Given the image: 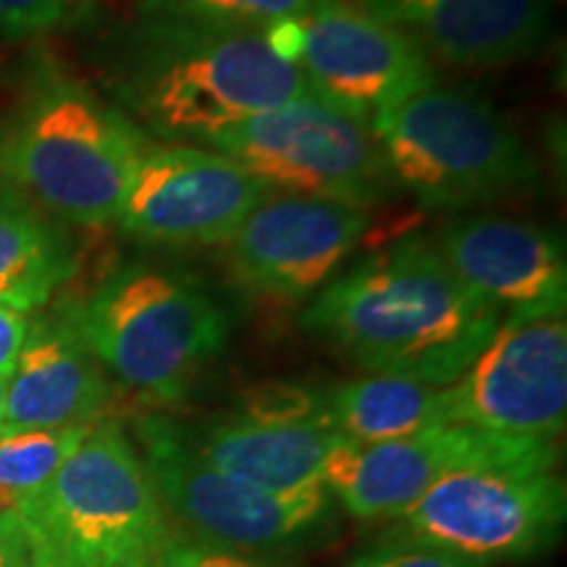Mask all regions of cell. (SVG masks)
I'll use <instances>...</instances> for the list:
<instances>
[{"instance_id":"6da1fadb","label":"cell","mask_w":567,"mask_h":567,"mask_svg":"<svg viewBox=\"0 0 567 567\" xmlns=\"http://www.w3.org/2000/svg\"><path fill=\"white\" fill-rule=\"evenodd\" d=\"M118 101L140 132L210 145L234 124L310 92L266 30L187 0H140L118 42Z\"/></svg>"},{"instance_id":"7a4b0ae2","label":"cell","mask_w":567,"mask_h":567,"mask_svg":"<svg viewBox=\"0 0 567 567\" xmlns=\"http://www.w3.org/2000/svg\"><path fill=\"white\" fill-rule=\"evenodd\" d=\"M502 316L465 287L429 237H402L347 268L310 300L300 326L368 373L450 386Z\"/></svg>"},{"instance_id":"3957f363","label":"cell","mask_w":567,"mask_h":567,"mask_svg":"<svg viewBox=\"0 0 567 567\" xmlns=\"http://www.w3.org/2000/svg\"><path fill=\"white\" fill-rule=\"evenodd\" d=\"M142 137L122 109L48 66L0 122V179L61 221L105 226L122 210Z\"/></svg>"},{"instance_id":"277c9868","label":"cell","mask_w":567,"mask_h":567,"mask_svg":"<svg viewBox=\"0 0 567 567\" xmlns=\"http://www.w3.org/2000/svg\"><path fill=\"white\" fill-rule=\"evenodd\" d=\"M71 316L105 371L153 405L182 402L229 337L208 289L153 264L116 268Z\"/></svg>"},{"instance_id":"5b68a950","label":"cell","mask_w":567,"mask_h":567,"mask_svg":"<svg viewBox=\"0 0 567 567\" xmlns=\"http://www.w3.org/2000/svg\"><path fill=\"white\" fill-rule=\"evenodd\" d=\"M394 184L434 210H465L536 189V155L513 122L465 87L415 92L371 118Z\"/></svg>"},{"instance_id":"8992f818","label":"cell","mask_w":567,"mask_h":567,"mask_svg":"<svg viewBox=\"0 0 567 567\" xmlns=\"http://www.w3.org/2000/svg\"><path fill=\"white\" fill-rule=\"evenodd\" d=\"M32 549L63 567L158 555L166 515L145 460L118 423H95L59 473L13 507Z\"/></svg>"},{"instance_id":"52a82bcc","label":"cell","mask_w":567,"mask_h":567,"mask_svg":"<svg viewBox=\"0 0 567 567\" xmlns=\"http://www.w3.org/2000/svg\"><path fill=\"white\" fill-rule=\"evenodd\" d=\"M210 147L295 197L368 210L396 189L371 124L313 92L229 126Z\"/></svg>"},{"instance_id":"ba28073f","label":"cell","mask_w":567,"mask_h":567,"mask_svg":"<svg viewBox=\"0 0 567 567\" xmlns=\"http://www.w3.org/2000/svg\"><path fill=\"white\" fill-rule=\"evenodd\" d=\"M134 431L161 502L205 544L234 551L284 549L313 534L331 513L334 496L326 486L274 494L218 471L168 417L145 415Z\"/></svg>"},{"instance_id":"9c48e42d","label":"cell","mask_w":567,"mask_h":567,"mask_svg":"<svg viewBox=\"0 0 567 567\" xmlns=\"http://www.w3.org/2000/svg\"><path fill=\"white\" fill-rule=\"evenodd\" d=\"M266 38L313 95L368 124L379 111L439 84L436 63L413 38L352 0H323L302 17L266 27Z\"/></svg>"},{"instance_id":"30bf717a","label":"cell","mask_w":567,"mask_h":567,"mask_svg":"<svg viewBox=\"0 0 567 567\" xmlns=\"http://www.w3.org/2000/svg\"><path fill=\"white\" fill-rule=\"evenodd\" d=\"M555 465L557 442L436 425L392 442L337 439L323 465V486L354 517H396L450 473H544Z\"/></svg>"},{"instance_id":"8fae6325","label":"cell","mask_w":567,"mask_h":567,"mask_svg":"<svg viewBox=\"0 0 567 567\" xmlns=\"http://www.w3.org/2000/svg\"><path fill=\"white\" fill-rule=\"evenodd\" d=\"M565 513V481L555 471H457L396 520L405 534L481 565L542 555L555 544Z\"/></svg>"},{"instance_id":"7c38bea8","label":"cell","mask_w":567,"mask_h":567,"mask_svg":"<svg viewBox=\"0 0 567 567\" xmlns=\"http://www.w3.org/2000/svg\"><path fill=\"white\" fill-rule=\"evenodd\" d=\"M446 425L557 442L567 421L565 316L502 318L494 337L444 386Z\"/></svg>"},{"instance_id":"4fadbf2b","label":"cell","mask_w":567,"mask_h":567,"mask_svg":"<svg viewBox=\"0 0 567 567\" xmlns=\"http://www.w3.org/2000/svg\"><path fill=\"white\" fill-rule=\"evenodd\" d=\"M271 189L245 166L197 145H147L116 221L161 247L224 245Z\"/></svg>"},{"instance_id":"5bb4252c","label":"cell","mask_w":567,"mask_h":567,"mask_svg":"<svg viewBox=\"0 0 567 567\" xmlns=\"http://www.w3.org/2000/svg\"><path fill=\"white\" fill-rule=\"evenodd\" d=\"M368 229L371 213L358 205L279 197L260 203L226 239V264L250 292L300 302L342 274Z\"/></svg>"},{"instance_id":"9a60e30c","label":"cell","mask_w":567,"mask_h":567,"mask_svg":"<svg viewBox=\"0 0 567 567\" xmlns=\"http://www.w3.org/2000/svg\"><path fill=\"white\" fill-rule=\"evenodd\" d=\"M218 471L274 494L323 486V465L337 434L323 413V392L297 384H264L243 396L229 417L187 434Z\"/></svg>"},{"instance_id":"2e32d148","label":"cell","mask_w":567,"mask_h":567,"mask_svg":"<svg viewBox=\"0 0 567 567\" xmlns=\"http://www.w3.org/2000/svg\"><path fill=\"white\" fill-rule=\"evenodd\" d=\"M431 243L452 274L499 316L517 321L565 316V243L547 226L478 213L452 218Z\"/></svg>"},{"instance_id":"e0dca14e","label":"cell","mask_w":567,"mask_h":567,"mask_svg":"<svg viewBox=\"0 0 567 567\" xmlns=\"http://www.w3.org/2000/svg\"><path fill=\"white\" fill-rule=\"evenodd\" d=\"M413 38L431 61L496 69L526 61L549 40L555 0H352Z\"/></svg>"},{"instance_id":"ac0fdd59","label":"cell","mask_w":567,"mask_h":567,"mask_svg":"<svg viewBox=\"0 0 567 567\" xmlns=\"http://www.w3.org/2000/svg\"><path fill=\"white\" fill-rule=\"evenodd\" d=\"M109 402V375L71 310L32 316L6 379L3 431L92 425Z\"/></svg>"},{"instance_id":"d6986e66","label":"cell","mask_w":567,"mask_h":567,"mask_svg":"<svg viewBox=\"0 0 567 567\" xmlns=\"http://www.w3.org/2000/svg\"><path fill=\"white\" fill-rule=\"evenodd\" d=\"M76 268L74 247L45 210L0 179V305L38 313Z\"/></svg>"},{"instance_id":"ffe728a7","label":"cell","mask_w":567,"mask_h":567,"mask_svg":"<svg viewBox=\"0 0 567 567\" xmlns=\"http://www.w3.org/2000/svg\"><path fill=\"white\" fill-rule=\"evenodd\" d=\"M323 413L329 429L347 442H392L446 425L444 386L368 373L326 389Z\"/></svg>"},{"instance_id":"44dd1931","label":"cell","mask_w":567,"mask_h":567,"mask_svg":"<svg viewBox=\"0 0 567 567\" xmlns=\"http://www.w3.org/2000/svg\"><path fill=\"white\" fill-rule=\"evenodd\" d=\"M92 425L3 431L0 434V509H13L27 496L40 492L80 446Z\"/></svg>"},{"instance_id":"7402d4cb","label":"cell","mask_w":567,"mask_h":567,"mask_svg":"<svg viewBox=\"0 0 567 567\" xmlns=\"http://www.w3.org/2000/svg\"><path fill=\"white\" fill-rule=\"evenodd\" d=\"M347 567H481L467 559L452 555L436 544L410 536L402 530L400 536L384 538L354 555Z\"/></svg>"},{"instance_id":"603a6c76","label":"cell","mask_w":567,"mask_h":567,"mask_svg":"<svg viewBox=\"0 0 567 567\" xmlns=\"http://www.w3.org/2000/svg\"><path fill=\"white\" fill-rule=\"evenodd\" d=\"M80 0H0V38H32L69 24Z\"/></svg>"},{"instance_id":"cb8c5ba5","label":"cell","mask_w":567,"mask_h":567,"mask_svg":"<svg viewBox=\"0 0 567 567\" xmlns=\"http://www.w3.org/2000/svg\"><path fill=\"white\" fill-rule=\"evenodd\" d=\"M195 9H203L213 13V17L239 21V24L250 27H266L276 24V21L295 19L316 9L323 0H187Z\"/></svg>"},{"instance_id":"d4e9b609","label":"cell","mask_w":567,"mask_h":567,"mask_svg":"<svg viewBox=\"0 0 567 567\" xmlns=\"http://www.w3.org/2000/svg\"><path fill=\"white\" fill-rule=\"evenodd\" d=\"M155 567H266L258 559L216 544L197 542H166L158 551Z\"/></svg>"},{"instance_id":"484cf974","label":"cell","mask_w":567,"mask_h":567,"mask_svg":"<svg viewBox=\"0 0 567 567\" xmlns=\"http://www.w3.org/2000/svg\"><path fill=\"white\" fill-rule=\"evenodd\" d=\"M34 549L21 517L0 509V567H32Z\"/></svg>"},{"instance_id":"4316f807","label":"cell","mask_w":567,"mask_h":567,"mask_svg":"<svg viewBox=\"0 0 567 567\" xmlns=\"http://www.w3.org/2000/svg\"><path fill=\"white\" fill-rule=\"evenodd\" d=\"M27 323H30V316L0 305V375L3 379H9L13 363H17V354L27 334Z\"/></svg>"},{"instance_id":"83f0119b","label":"cell","mask_w":567,"mask_h":567,"mask_svg":"<svg viewBox=\"0 0 567 567\" xmlns=\"http://www.w3.org/2000/svg\"><path fill=\"white\" fill-rule=\"evenodd\" d=\"M158 555H132V557H118V559H105V563L90 565V567H155Z\"/></svg>"},{"instance_id":"f1b7e54d","label":"cell","mask_w":567,"mask_h":567,"mask_svg":"<svg viewBox=\"0 0 567 567\" xmlns=\"http://www.w3.org/2000/svg\"><path fill=\"white\" fill-rule=\"evenodd\" d=\"M32 567H63L59 559H53L51 555H45V551H34V563Z\"/></svg>"},{"instance_id":"f546056e","label":"cell","mask_w":567,"mask_h":567,"mask_svg":"<svg viewBox=\"0 0 567 567\" xmlns=\"http://www.w3.org/2000/svg\"><path fill=\"white\" fill-rule=\"evenodd\" d=\"M3 405H6V379L0 375V431H3Z\"/></svg>"}]
</instances>
